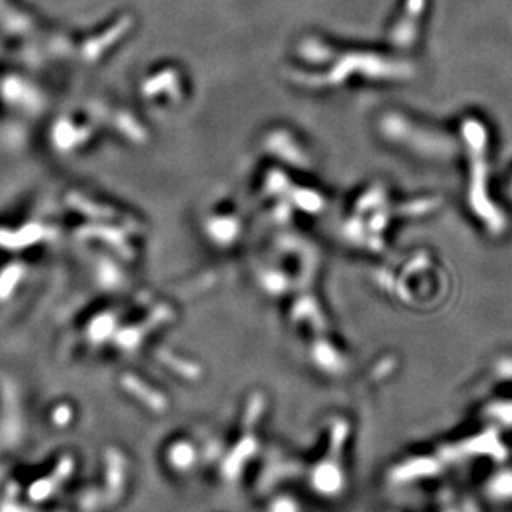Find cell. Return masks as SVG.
<instances>
[{"mask_svg":"<svg viewBox=\"0 0 512 512\" xmlns=\"http://www.w3.org/2000/svg\"><path fill=\"white\" fill-rule=\"evenodd\" d=\"M272 509H269V512H298L296 507H294L291 502L286 501V499H278L274 501L272 506Z\"/></svg>","mask_w":512,"mask_h":512,"instance_id":"6da1fadb","label":"cell"}]
</instances>
